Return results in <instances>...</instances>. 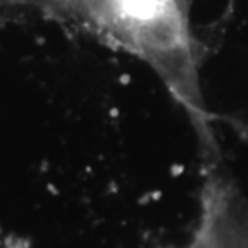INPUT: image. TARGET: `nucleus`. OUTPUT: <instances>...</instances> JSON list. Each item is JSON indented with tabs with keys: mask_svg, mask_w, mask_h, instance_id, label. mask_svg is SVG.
Masks as SVG:
<instances>
[{
	"mask_svg": "<svg viewBox=\"0 0 248 248\" xmlns=\"http://www.w3.org/2000/svg\"><path fill=\"white\" fill-rule=\"evenodd\" d=\"M69 13L152 64L200 134L210 137L198 84L197 47L188 8L181 0H73Z\"/></svg>",
	"mask_w": 248,
	"mask_h": 248,
	"instance_id": "nucleus-1",
	"label": "nucleus"
},
{
	"mask_svg": "<svg viewBox=\"0 0 248 248\" xmlns=\"http://www.w3.org/2000/svg\"><path fill=\"white\" fill-rule=\"evenodd\" d=\"M36 3V5H46V7H52L55 10H62V12L68 13L69 2L71 0H0V3Z\"/></svg>",
	"mask_w": 248,
	"mask_h": 248,
	"instance_id": "nucleus-2",
	"label": "nucleus"
},
{
	"mask_svg": "<svg viewBox=\"0 0 248 248\" xmlns=\"http://www.w3.org/2000/svg\"><path fill=\"white\" fill-rule=\"evenodd\" d=\"M181 2H182V3H184V5H186V7L188 8V5H190V2H192V0H181Z\"/></svg>",
	"mask_w": 248,
	"mask_h": 248,
	"instance_id": "nucleus-3",
	"label": "nucleus"
}]
</instances>
